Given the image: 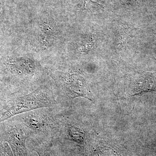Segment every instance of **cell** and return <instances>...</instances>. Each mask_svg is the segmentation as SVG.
Masks as SVG:
<instances>
[{
	"instance_id": "4",
	"label": "cell",
	"mask_w": 156,
	"mask_h": 156,
	"mask_svg": "<svg viewBox=\"0 0 156 156\" xmlns=\"http://www.w3.org/2000/svg\"><path fill=\"white\" fill-rule=\"evenodd\" d=\"M27 119V124L30 127L35 130H39L41 128V123L37 118L34 117H29Z\"/></svg>"
},
{
	"instance_id": "1",
	"label": "cell",
	"mask_w": 156,
	"mask_h": 156,
	"mask_svg": "<svg viewBox=\"0 0 156 156\" xmlns=\"http://www.w3.org/2000/svg\"><path fill=\"white\" fill-rule=\"evenodd\" d=\"M50 104L48 97H45L44 94L34 92L17 99L11 107L2 115L0 117V122L14 115L40 108L49 106Z\"/></svg>"
},
{
	"instance_id": "3",
	"label": "cell",
	"mask_w": 156,
	"mask_h": 156,
	"mask_svg": "<svg viewBox=\"0 0 156 156\" xmlns=\"http://www.w3.org/2000/svg\"><path fill=\"white\" fill-rule=\"evenodd\" d=\"M69 134L74 141L78 143L83 142L85 138V133L83 130L75 126H69Z\"/></svg>"
},
{
	"instance_id": "2",
	"label": "cell",
	"mask_w": 156,
	"mask_h": 156,
	"mask_svg": "<svg viewBox=\"0 0 156 156\" xmlns=\"http://www.w3.org/2000/svg\"><path fill=\"white\" fill-rule=\"evenodd\" d=\"M80 78L73 77L67 87L68 94L71 98L82 97L92 101L91 95L87 85L81 80Z\"/></svg>"
},
{
	"instance_id": "5",
	"label": "cell",
	"mask_w": 156,
	"mask_h": 156,
	"mask_svg": "<svg viewBox=\"0 0 156 156\" xmlns=\"http://www.w3.org/2000/svg\"></svg>"
}]
</instances>
